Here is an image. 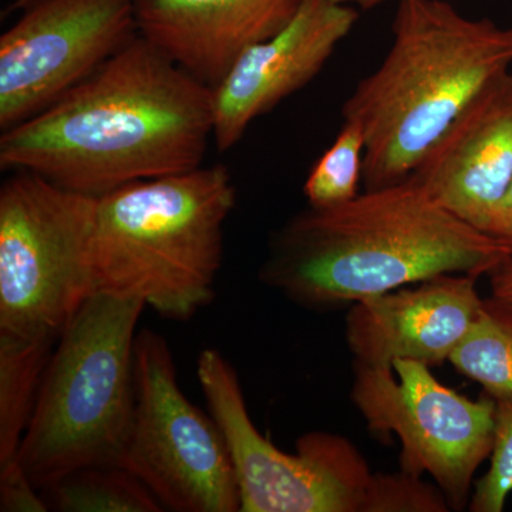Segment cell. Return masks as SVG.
<instances>
[{
	"mask_svg": "<svg viewBox=\"0 0 512 512\" xmlns=\"http://www.w3.org/2000/svg\"><path fill=\"white\" fill-rule=\"evenodd\" d=\"M512 493V400L495 402L494 444L490 468L477 481L471 512H501Z\"/></svg>",
	"mask_w": 512,
	"mask_h": 512,
	"instance_id": "d6986e66",
	"label": "cell"
},
{
	"mask_svg": "<svg viewBox=\"0 0 512 512\" xmlns=\"http://www.w3.org/2000/svg\"><path fill=\"white\" fill-rule=\"evenodd\" d=\"M56 342L0 333V467L18 456Z\"/></svg>",
	"mask_w": 512,
	"mask_h": 512,
	"instance_id": "9a60e30c",
	"label": "cell"
},
{
	"mask_svg": "<svg viewBox=\"0 0 512 512\" xmlns=\"http://www.w3.org/2000/svg\"><path fill=\"white\" fill-rule=\"evenodd\" d=\"M237 205L228 168L137 181L97 198L96 293L137 299L187 322L215 299L224 228Z\"/></svg>",
	"mask_w": 512,
	"mask_h": 512,
	"instance_id": "277c9868",
	"label": "cell"
},
{
	"mask_svg": "<svg viewBox=\"0 0 512 512\" xmlns=\"http://www.w3.org/2000/svg\"><path fill=\"white\" fill-rule=\"evenodd\" d=\"M49 510L60 512H161L146 484L119 464L90 466L43 488Z\"/></svg>",
	"mask_w": 512,
	"mask_h": 512,
	"instance_id": "2e32d148",
	"label": "cell"
},
{
	"mask_svg": "<svg viewBox=\"0 0 512 512\" xmlns=\"http://www.w3.org/2000/svg\"><path fill=\"white\" fill-rule=\"evenodd\" d=\"M448 362L495 402L512 400V306L493 296L484 299L476 322Z\"/></svg>",
	"mask_w": 512,
	"mask_h": 512,
	"instance_id": "e0dca14e",
	"label": "cell"
},
{
	"mask_svg": "<svg viewBox=\"0 0 512 512\" xmlns=\"http://www.w3.org/2000/svg\"><path fill=\"white\" fill-rule=\"evenodd\" d=\"M477 279L439 275L353 303L346 340L355 363L393 367L397 360H416L431 367L446 362L483 308Z\"/></svg>",
	"mask_w": 512,
	"mask_h": 512,
	"instance_id": "4fadbf2b",
	"label": "cell"
},
{
	"mask_svg": "<svg viewBox=\"0 0 512 512\" xmlns=\"http://www.w3.org/2000/svg\"><path fill=\"white\" fill-rule=\"evenodd\" d=\"M97 198L12 171L0 187V333L62 335L96 293Z\"/></svg>",
	"mask_w": 512,
	"mask_h": 512,
	"instance_id": "8992f818",
	"label": "cell"
},
{
	"mask_svg": "<svg viewBox=\"0 0 512 512\" xmlns=\"http://www.w3.org/2000/svg\"><path fill=\"white\" fill-rule=\"evenodd\" d=\"M507 256L409 177L299 212L271 238L259 278L289 301L326 311L434 276L490 275Z\"/></svg>",
	"mask_w": 512,
	"mask_h": 512,
	"instance_id": "7a4b0ae2",
	"label": "cell"
},
{
	"mask_svg": "<svg viewBox=\"0 0 512 512\" xmlns=\"http://www.w3.org/2000/svg\"><path fill=\"white\" fill-rule=\"evenodd\" d=\"M365 137L356 124L343 121L332 146L313 165L303 185L309 207H338L360 194L365 173Z\"/></svg>",
	"mask_w": 512,
	"mask_h": 512,
	"instance_id": "ac0fdd59",
	"label": "cell"
},
{
	"mask_svg": "<svg viewBox=\"0 0 512 512\" xmlns=\"http://www.w3.org/2000/svg\"><path fill=\"white\" fill-rule=\"evenodd\" d=\"M359 9L335 0H302L285 29L249 47L212 90L214 141L237 146L249 126L315 79L359 20Z\"/></svg>",
	"mask_w": 512,
	"mask_h": 512,
	"instance_id": "8fae6325",
	"label": "cell"
},
{
	"mask_svg": "<svg viewBox=\"0 0 512 512\" xmlns=\"http://www.w3.org/2000/svg\"><path fill=\"white\" fill-rule=\"evenodd\" d=\"M302 0H134L138 33L214 90L249 47L278 35Z\"/></svg>",
	"mask_w": 512,
	"mask_h": 512,
	"instance_id": "5bb4252c",
	"label": "cell"
},
{
	"mask_svg": "<svg viewBox=\"0 0 512 512\" xmlns=\"http://www.w3.org/2000/svg\"><path fill=\"white\" fill-rule=\"evenodd\" d=\"M146 308L94 293L57 339L16 456L40 491L80 468L120 466L136 404L137 323Z\"/></svg>",
	"mask_w": 512,
	"mask_h": 512,
	"instance_id": "5b68a950",
	"label": "cell"
},
{
	"mask_svg": "<svg viewBox=\"0 0 512 512\" xmlns=\"http://www.w3.org/2000/svg\"><path fill=\"white\" fill-rule=\"evenodd\" d=\"M335 2L355 6L357 9L369 10L383 5V3L389 2V0H335Z\"/></svg>",
	"mask_w": 512,
	"mask_h": 512,
	"instance_id": "cb8c5ba5",
	"label": "cell"
},
{
	"mask_svg": "<svg viewBox=\"0 0 512 512\" xmlns=\"http://www.w3.org/2000/svg\"><path fill=\"white\" fill-rule=\"evenodd\" d=\"M446 495L439 487L424 483L421 477L400 473H375L369 512H446Z\"/></svg>",
	"mask_w": 512,
	"mask_h": 512,
	"instance_id": "ffe728a7",
	"label": "cell"
},
{
	"mask_svg": "<svg viewBox=\"0 0 512 512\" xmlns=\"http://www.w3.org/2000/svg\"><path fill=\"white\" fill-rule=\"evenodd\" d=\"M353 366L350 399L369 430L396 434L402 470L429 474L451 510L467 507L474 474L493 450L495 400L461 396L416 360H397L393 367Z\"/></svg>",
	"mask_w": 512,
	"mask_h": 512,
	"instance_id": "9c48e42d",
	"label": "cell"
},
{
	"mask_svg": "<svg viewBox=\"0 0 512 512\" xmlns=\"http://www.w3.org/2000/svg\"><path fill=\"white\" fill-rule=\"evenodd\" d=\"M511 67L512 28L447 0H397L392 45L342 107L365 137V190L409 178L468 101Z\"/></svg>",
	"mask_w": 512,
	"mask_h": 512,
	"instance_id": "3957f363",
	"label": "cell"
},
{
	"mask_svg": "<svg viewBox=\"0 0 512 512\" xmlns=\"http://www.w3.org/2000/svg\"><path fill=\"white\" fill-rule=\"evenodd\" d=\"M0 36V130L32 119L138 33L134 0H16Z\"/></svg>",
	"mask_w": 512,
	"mask_h": 512,
	"instance_id": "30bf717a",
	"label": "cell"
},
{
	"mask_svg": "<svg viewBox=\"0 0 512 512\" xmlns=\"http://www.w3.org/2000/svg\"><path fill=\"white\" fill-rule=\"evenodd\" d=\"M490 278L493 291L491 296L512 306V255H508L500 265L495 266L490 272Z\"/></svg>",
	"mask_w": 512,
	"mask_h": 512,
	"instance_id": "603a6c76",
	"label": "cell"
},
{
	"mask_svg": "<svg viewBox=\"0 0 512 512\" xmlns=\"http://www.w3.org/2000/svg\"><path fill=\"white\" fill-rule=\"evenodd\" d=\"M485 234L490 235L501 247L507 249L508 255H512V183L503 201L495 210L490 224L485 229Z\"/></svg>",
	"mask_w": 512,
	"mask_h": 512,
	"instance_id": "7402d4cb",
	"label": "cell"
},
{
	"mask_svg": "<svg viewBox=\"0 0 512 512\" xmlns=\"http://www.w3.org/2000/svg\"><path fill=\"white\" fill-rule=\"evenodd\" d=\"M212 90L138 35L42 113L2 131V171L99 198L202 167Z\"/></svg>",
	"mask_w": 512,
	"mask_h": 512,
	"instance_id": "6da1fadb",
	"label": "cell"
},
{
	"mask_svg": "<svg viewBox=\"0 0 512 512\" xmlns=\"http://www.w3.org/2000/svg\"><path fill=\"white\" fill-rule=\"evenodd\" d=\"M136 404L120 466L140 478L164 510L241 511L227 441L211 414L185 397L167 340L137 333Z\"/></svg>",
	"mask_w": 512,
	"mask_h": 512,
	"instance_id": "ba28073f",
	"label": "cell"
},
{
	"mask_svg": "<svg viewBox=\"0 0 512 512\" xmlns=\"http://www.w3.org/2000/svg\"><path fill=\"white\" fill-rule=\"evenodd\" d=\"M0 511L46 512L49 511L42 491L30 481L18 461L0 467Z\"/></svg>",
	"mask_w": 512,
	"mask_h": 512,
	"instance_id": "44dd1931",
	"label": "cell"
},
{
	"mask_svg": "<svg viewBox=\"0 0 512 512\" xmlns=\"http://www.w3.org/2000/svg\"><path fill=\"white\" fill-rule=\"evenodd\" d=\"M410 177L441 207L485 232L512 183V70L468 101Z\"/></svg>",
	"mask_w": 512,
	"mask_h": 512,
	"instance_id": "7c38bea8",
	"label": "cell"
},
{
	"mask_svg": "<svg viewBox=\"0 0 512 512\" xmlns=\"http://www.w3.org/2000/svg\"><path fill=\"white\" fill-rule=\"evenodd\" d=\"M197 377L227 441L242 512H369L375 473L348 439L313 431L286 453L256 429L237 370L218 350H202Z\"/></svg>",
	"mask_w": 512,
	"mask_h": 512,
	"instance_id": "52a82bcc",
	"label": "cell"
}]
</instances>
